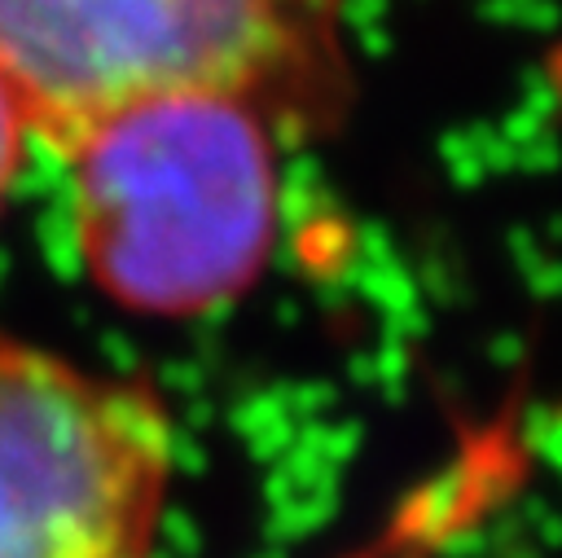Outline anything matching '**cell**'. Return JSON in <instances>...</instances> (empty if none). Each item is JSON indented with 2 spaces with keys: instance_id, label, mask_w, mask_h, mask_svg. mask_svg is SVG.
Listing matches in <instances>:
<instances>
[{
  "instance_id": "6da1fadb",
  "label": "cell",
  "mask_w": 562,
  "mask_h": 558,
  "mask_svg": "<svg viewBox=\"0 0 562 558\" xmlns=\"http://www.w3.org/2000/svg\"><path fill=\"white\" fill-rule=\"evenodd\" d=\"M88 281L145 316H202L268 268L281 224L272 114L246 97L171 92L61 149Z\"/></svg>"
},
{
  "instance_id": "7a4b0ae2",
  "label": "cell",
  "mask_w": 562,
  "mask_h": 558,
  "mask_svg": "<svg viewBox=\"0 0 562 558\" xmlns=\"http://www.w3.org/2000/svg\"><path fill=\"white\" fill-rule=\"evenodd\" d=\"M312 0H0V75L57 154L101 119L171 92L294 114L329 40Z\"/></svg>"
},
{
  "instance_id": "3957f363",
  "label": "cell",
  "mask_w": 562,
  "mask_h": 558,
  "mask_svg": "<svg viewBox=\"0 0 562 558\" xmlns=\"http://www.w3.org/2000/svg\"><path fill=\"white\" fill-rule=\"evenodd\" d=\"M176 422L149 378L0 330V558H162Z\"/></svg>"
},
{
  "instance_id": "277c9868",
  "label": "cell",
  "mask_w": 562,
  "mask_h": 558,
  "mask_svg": "<svg viewBox=\"0 0 562 558\" xmlns=\"http://www.w3.org/2000/svg\"><path fill=\"white\" fill-rule=\"evenodd\" d=\"M31 136H35L31 132V119H26L22 101H18V92L0 75V207L13 193V180L22 171V158H26V141Z\"/></svg>"
}]
</instances>
